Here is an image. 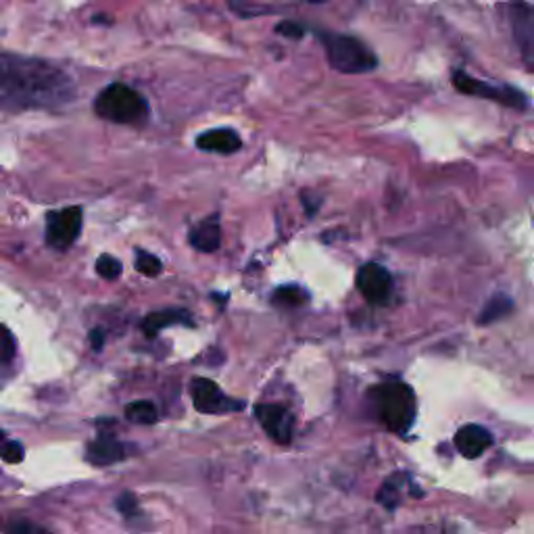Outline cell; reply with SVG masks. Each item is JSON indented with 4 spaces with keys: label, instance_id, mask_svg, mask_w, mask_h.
Returning a JSON list of instances; mask_svg holds the SVG:
<instances>
[{
    "label": "cell",
    "instance_id": "cell-1",
    "mask_svg": "<svg viewBox=\"0 0 534 534\" xmlns=\"http://www.w3.org/2000/svg\"><path fill=\"white\" fill-rule=\"evenodd\" d=\"M69 75L43 59L0 51V107L57 109L73 99Z\"/></svg>",
    "mask_w": 534,
    "mask_h": 534
},
{
    "label": "cell",
    "instance_id": "cell-2",
    "mask_svg": "<svg viewBox=\"0 0 534 534\" xmlns=\"http://www.w3.org/2000/svg\"><path fill=\"white\" fill-rule=\"evenodd\" d=\"M372 403L376 407L378 418L393 432L403 434L412 428L415 420V397L413 391L403 383L378 384L370 393Z\"/></svg>",
    "mask_w": 534,
    "mask_h": 534
},
{
    "label": "cell",
    "instance_id": "cell-3",
    "mask_svg": "<svg viewBox=\"0 0 534 534\" xmlns=\"http://www.w3.org/2000/svg\"><path fill=\"white\" fill-rule=\"evenodd\" d=\"M320 40L325 48V57L332 69L341 73H367L376 69L378 59L362 40L345 36V34L322 32Z\"/></svg>",
    "mask_w": 534,
    "mask_h": 534
},
{
    "label": "cell",
    "instance_id": "cell-4",
    "mask_svg": "<svg viewBox=\"0 0 534 534\" xmlns=\"http://www.w3.org/2000/svg\"><path fill=\"white\" fill-rule=\"evenodd\" d=\"M94 111L113 123H138L149 115V105L141 92L117 82L96 96Z\"/></svg>",
    "mask_w": 534,
    "mask_h": 534
},
{
    "label": "cell",
    "instance_id": "cell-5",
    "mask_svg": "<svg viewBox=\"0 0 534 534\" xmlns=\"http://www.w3.org/2000/svg\"><path fill=\"white\" fill-rule=\"evenodd\" d=\"M194 407L200 413H234L245 409V401L230 399L209 378H194L190 384Z\"/></svg>",
    "mask_w": 534,
    "mask_h": 534
},
{
    "label": "cell",
    "instance_id": "cell-6",
    "mask_svg": "<svg viewBox=\"0 0 534 534\" xmlns=\"http://www.w3.org/2000/svg\"><path fill=\"white\" fill-rule=\"evenodd\" d=\"M453 84L463 94L481 96V99L501 102V105H508L513 109L526 107V96L519 92V90H513L510 86H492V84H487V82H481L461 72H457L453 75Z\"/></svg>",
    "mask_w": 534,
    "mask_h": 534
},
{
    "label": "cell",
    "instance_id": "cell-7",
    "mask_svg": "<svg viewBox=\"0 0 534 534\" xmlns=\"http://www.w3.org/2000/svg\"><path fill=\"white\" fill-rule=\"evenodd\" d=\"M82 230V209L80 207H67V209L53 211L46 218V242L53 248L65 251L78 240Z\"/></svg>",
    "mask_w": 534,
    "mask_h": 534
},
{
    "label": "cell",
    "instance_id": "cell-8",
    "mask_svg": "<svg viewBox=\"0 0 534 534\" xmlns=\"http://www.w3.org/2000/svg\"><path fill=\"white\" fill-rule=\"evenodd\" d=\"M511 32L524 63L534 72V5L513 3L510 9Z\"/></svg>",
    "mask_w": 534,
    "mask_h": 534
},
{
    "label": "cell",
    "instance_id": "cell-9",
    "mask_svg": "<svg viewBox=\"0 0 534 534\" xmlns=\"http://www.w3.org/2000/svg\"><path fill=\"white\" fill-rule=\"evenodd\" d=\"M357 290L364 295L365 301L374 305H383L391 299L393 278L388 269L378 263H365L357 272Z\"/></svg>",
    "mask_w": 534,
    "mask_h": 534
},
{
    "label": "cell",
    "instance_id": "cell-10",
    "mask_svg": "<svg viewBox=\"0 0 534 534\" xmlns=\"http://www.w3.org/2000/svg\"><path fill=\"white\" fill-rule=\"evenodd\" d=\"M255 415H257V422H259L263 430H266L276 442H280V445H288L290 439H293L295 418L286 407L261 403L255 407Z\"/></svg>",
    "mask_w": 534,
    "mask_h": 534
},
{
    "label": "cell",
    "instance_id": "cell-11",
    "mask_svg": "<svg viewBox=\"0 0 534 534\" xmlns=\"http://www.w3.org/2000/svg\"><path fill=\"white\" fill-rule=\"evenodd\" d=\"M453 441L457 451L463 457H468V460H476V457H481L492 445V436L489 430L478 424H468L460 428Z\"/></svg>",
    "mask_w": 534,
    "mask_h": 534
},
{
    "label": "cell",
    "instance_id": "cell-12",
    "mask_svg": "<svg viewBox=\"0 0 534 534\" xmlns=\"http://www.w3.org/2000/svg\"><path fill=\"white\" fill-rule=\"evenodd\" d=\"M197 147L207 152H219V155H232L242 147L240 136L234 130L219 128L209 130L197 138Z\"/></svg>",
    "mask_w": 534,
    "mask_h": 534
},
{
    "label": "cell",
    "instance_id": "cell-13",
    "mask_svg": "<svg viewBox=\"0 0 534 534\" xmlns=\"http://www.w3.org/2000/svg\"><path fill=\"white\" fill-rule=\"evenodd\" d=\"M128 455L126 445L115 439V436H101V439H96L92 445L88 447V461L94 463V466H111V463H117L121 461L123 457Z\"/></svg>",
    "mask_w": 534,
    "mask_h": 534
},
{
    "label": "cell",
    "instance_id": "cell-14",
    "mask_svg": "<svg viewBox=\"0 0 534 534\" xmlns=\"http://www.w3.org/2000/svg\"><path fill=\"white\" fill-rule=\"evenodd\" d=\"M192 316L186 309H161L152 311L142 322V330L149 338L157 336L159 330L168 328V325H192Z\"/></svg>",
    "mask_w": 534,
    "mask_h": 534
},
{
    "label": "cell",
    "instance_id": "cell-15",
    "mask_svg": "<svg viewBox=\"0 0 534 534\" xmlns=\"http://www.w3.org/2000/svg\"><path fill=\"white\" fill-rule=\"evenodd\" d=\"M190 245L200 253L218 251L219 245H221L219 221L215 218H209V219L200 221L199 226H194L190 230Z\"/></svg>",
    "mask_w": 534,
    "mask_h": 534
},
{
    "label": "cell",
    "instance_id": "cell-16",
    "mask_svg": "<svg viewBox=\"0 0 534 534\" xmlns=\"http://www.w3.org/2000/svg\"><path fill=\"white\" fill-rule=\"evenodd\" d=\"M126 418L134 424H155L159 420V412L157 407L150 403V401H134L126 407Z\"/></svg>",
    "mask_w": 534,
    "mask_h": 534
},
{
    "label": "cell",
    "instance_id": "cell-17",
    "mask_svg": "<svg viewBox=\"0 0 534 534\" xmlns=\"http://www.w3.org/2000/svg\"><path fill=\"white\" fill-rule=\"evenodd\" d=\"M511 309H513L511 299H508V296H495V299L489 301V305L481 314V324H490V322L501 320V317L508 316Z\"/></svg>",
    "mask_w": 534,
    "mask_h": 534
},
{
    "label": "cell",
    "instance_id": "cell-18",
    "mask_svg": "<svg viewBox=\"0 0 534 534\" xmlns=\"http://www.w3.org/2000/svg\"><path fill=\"white\" fill-rule=\"evenodd\" d=\"M307 301V293L299 286H282L274 293V303L280 307H299Z\"/></svg>",
    "mask_w": 534,
    "mask_h": 534
},
{
    "label": "cell",
    "instance_id": "cell-19",
    "mask_svg": "<svg viewBox=\"0 0 534 534\" xmlns=\"http://www.w3.org/2000/svg\"><path fill=\"white\" fill-rule=\"evenodd\" d=\"M96 272L105 280H117L123 272V266L113 255H101L99 261H96Z\"/></svg>",
    "mask_w": 534,
    "mask_h": 534
},
{
    "label": "cell",
    "instance_id": "cell-20",
    "mask_svg": "<svg viewBox=\"0 0 534 534\" xmlns=\"http://www.w3.org/2000/svg\"><path fill=\"white\" fill-rule=\"evenodd\" d=\"M161 261L157 259L155 255H150L147 251H136V269L144 276H149V278H152V276H157L159 272H161Z\"/></svg>",
    "mask_w": 534,
    "mask_h": 534
},
{
    "label": "cell",
    "instance_id": "cell-21",
    "mask_svg": "<svg viewBox=\"0 0 534 534\" xmlns=\"http://www.w3.org/2000/svg\"><path fill=\"white\" fill-rule=\"evenodd\" d=\"M0 457L9 463H19L24 460V447L17 441H6L3 430H0Z\"/></svg>",
    "mask_w": 534,
    "mask_h": 534
},
{
    "label": "cell",
    "instance_id": "cell-22",
    "mask_svg": "<svg viewBox=\"0 0 534 534\" xmlns=\"http://www.w3.org/2000/svg\"><path fill=\"white\" fill-rule=\"evenodd\" d=\"M15 355V338L5 325H0V362H11Z\"/></svg>",
    "mask_w": 534,
    "mask_h": 534
},
{
    "label": "cell",
    "instance_id": "cell-23",
    "mask_svg": "<svg viewBox=\"0 0 534 534\" xmlns=\"http://www.w3.org/2000/svg\"><path fill=\"white\" fill-rule=\"evenodd\" d=\"M276 32L282 34V36H286V38H301L305 34V27L299 24H293V22H282L278 27H276Z\"/></svg>",
    "mask_w": 534,
    "mask_h": 534
},
{
    "label": "cell",
    "instance_id": "cell-24",
    "mask_svg": "<svg viewBox=\"0 0 534 534\" xmlns=\"http://www.w3.org/2000/svg\"><path fill=\"white\" fill-rule=\"evenodd\" d=\"M117 508H120V511L123 513V516L126 518H131L134 516V513L138 511V508H136V499L130 495H121L120 499H117Z\"/></svg>",
    "mask_w": 534,
    "mask_h": 534
},
{
    "label": "cell",
    "instance_id": "cell-25",
    "mask_svg": "<svg viewBox=\"0 0 534 534\" xmlns=\"http://www.w3.org/2000/svg\"><path fill=\"white\" fill-rule=\"evenodd\" d=\"M90 343L94 345V349H101L102 346V330L101 328H96L92 335H90Z\"/></svg>",
    "mask_w": 534,
    "mask_h": 534
},
{
    "label": "cell",
    "instance_id": "cell-26",
    "mask_svg": "<svg viewBox=\"0 0 534 534\" xmlns=\"http://www.w3.org/2000/svg\"><path fill=\"white\" fill-rule=\"evenodd\" d=\"M309 3H325V0H309Z\"/></svg>",
    "mask_w": 534,
    "mask_h": 534
}]
</instances>
